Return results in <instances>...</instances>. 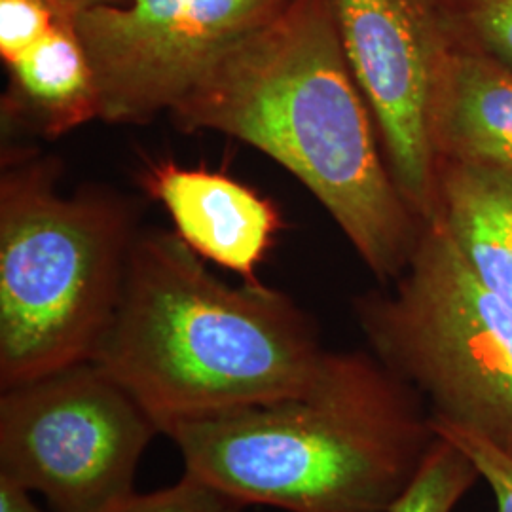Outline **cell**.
<instances>
[{
  "label": "cell",
  "mask_w": 512,
  "mask_h": 512,
  "mask_svg": "<svg viewBox=\"0 0 512 512\" xmlns=\"http://www.w3.org/2000/svg\"><path fill=\"white\" fill-rule=\"evenodd\" d=\"M169 116L183 131L230 135L283 165L380 283L406 270L423 222L391 177L332 0H289Z\"/></svg>",
  "instance_id": "obj_1"
},
{
  "label": "cell",
  "mask_w": 512,
  "mask_h": 512,
  "mask_svg": "<svg viewBox=\"0 0 512 512\" xmlns=\"http://www.w3.org/2000/svg\"><path fill=\"white\" fill-rule=\"evenodd\" d=\"M327 349L308 311L260 281L211 274L175 232L133 239L122 298L93 363L122 385L162 435L304 393Z\"/></svg>",
  "instance_id": "obj_2"
},
{
  "label": "cell",
  "mask_w": 512,
  "mask_h": 512,
  "mask_svg": "<svg viewBox=\"0 0 512 512\" xmlns=\"http://www.w3.org/2000/svg\"><path fill=\"white\" fill-rule=\"evenodd\" d=\"M184 473L285 512H389L439 439L420 393L372 351H325L310 387L169 427Z\"/></svg>",
  "instance_id": "obj_3"
},
{
  "label": "cell",
  "mask_w": 512,
  "mask_h": 512,
  "mask_svg": "<svg viewBox=\"0 0 512 512\" xmlns=\"http://www.w3.org/2000/svg\"><path fill=\"white\" fill-rule=\"evenodd\" d=\"M133 239L118 196H63L54 160L4 154L0 389L93 361L122 298Z\"/></svg>",
  "instance_id": "obj_4"
},
{
  "label": "cell",
  "mask_w": 512,
  "mask_h": 512,
  "mask_svg": "<svg viewBox=\"0 0 512 512\" xmlns=\"http://www.w3.org/2000/svg\"><path fill=\"white\" fill-rule=\"evenodd\" d=\"M353 306L370 351L420 393L433 421L512 458V304L471 270L437 220L423 224L393 287Z\"/></svg>",
  "instance_id": "obj_5"
},
{
  "label": "cell",
  "mask_w": 512,
  "mask_h": 512,
  "mask_svg": "<svg viewBox=\"0 0 512 512\" xmlns=\"http://www.w3.org/2000/svg\"><path fill=\"white\" fill-rule=\"evenodd\" d=\"M162 433L93 361L0 393V475L54 512H107L135 494V473Z\"/></svg>",
  "instance_id": "obj_6"
},
{
  "label": "cell",
  "mask_w": 512,
  "mask_h": 512,
  "mask_svg": "<svg viewBox=\"0 0 512 512\" xmlns=\"http://www.w3.org/2000/svg\"><path fill=\"white\" fill-rule=\"evenodd\" d=\"M289 0H128L74 21L90 57L99 120L147 124L171 112Z\"/></svg>",
  "instance_id": "obj_7"
},
{
  "label": "cell",
  "mask_w": 512,
  "mask_h": 512,
  "mask_svg": "<svg viewBox=\"0 0 512 512\" xmlns=\"http://www.w3.org/2000/svg\"><path fill=\"white\" fill-rule=\"evenodd\" d=\"M391 177L425 224L439 200L431 109L448 57L465 42L452 0H332Z\"/></svg>",
  "instance_id": "obj_8"
},
{
  "label": "cell",
  "mask_w": 512,
  "mask_h": 512,
  "mask_svg": "<svg viewBox=\"0 0 512 512\" xmlns=\"http://www.w3.org/2000/svg\"><path fill=\"white\" fill-rule=\"evenodd\" d=\"M141 179L169 213L175 234L196 255L243 281H258L256 268L281 228L274 203L251 186L205 167L148 164Z\"/></svg>",
  "instance_id": "obj_9"
},
{
  "label": "cell",
  "mask_w": 512,
  "mask_h": 512,
  "mask_svg": "<svg viewBox=\"0 0 512 512\" xmlns=\"http://www.w3.org/2000/svg\"><path fill=\"white\" fill-rule=\"evenodd\" d=\"M437 162L512 173V71L461 42L440 73L431 109Z\"/></svg>",
  "instance_id": "obj_10"
},
{
  "label": "cell",
  "mask_w": 512,
  "mask_h": 512,
  "mask_svg": "<svg viewBox=\"0 0 512 512\" xmlns=\"http://www.w3.org/2000/svg\"><path fill=\"white\" fill-rule=\"evenodd\" d=\"M6 69L10 82L2 107L10 122L59 137L99 120L92 63L74 23L57 19L33 50Z\"/></svg>",
  "instance_id": "obj_11"
},
{
  "label": "cell",
  "mask_w": 512,
  "mask_h": 512,
  "mask_svg": "<svg viewBox=\"0 0 512 512\" xmlns=\"http://www.w3.org/2000/svg\"><path fill=\"white\" fill-rule=\"evenodd\" d=\"M433 219L471 270L512 304V173L439 162Z\"/></svg>",
  "instance_id": "obj_12"
},
{
  "label": "cell",
  "mask_w": 512,
  "mask_h": 512,
  "mask_svg": "<svg viewBox=\"0 0 512 512\" xmlns=\"http://www.w3.org/2000/svg\"><path fill=\"white\" fill-rule=\"evenodd\" d=\"M478 480L473 459L439 435L420 473L389 512H454Z\"/></svg>",
  "instance_id": "obj_13"
},
{
  "label": "cell",
  "mask_w": 512,
  "mask_h": 512,
  "mask_svg": "<svg viewBox=\"0 0 512 512\" xmlns=\"http://www.w3.org/2000/svg\"><path fill=\"white\" fill-rule=\"evenodd\" d=\"M463 38L512 71V0H452Z\"/></svg>",
  "instance_id": "obj_14"
},
{
  "label": "cell",
  "mask_w": 512,
  "mask_h": 512,
  "mask_svg": "<svg viewBox=\"0 0 512 512\" xmlns=\"http://www.w3.org/2000/svg\"><path fill=\"white\" fill-rule=\"evenodd\" d=\"M247 505L196 476L186 475L162 490L129 495L107 512H245Z\"/></svg>",
  "instance_id": "obj_15"
},
{
  "label": "cell",
  "mask_w": 512,
  "mask_h": 512,
  "mask_svg": "<svg viewBox=\"0 0 512 512\" xmlns=\"http://www.w3.org/2000/svg\"><path fill=\"white\" fill-rule=\"evenodd\" d=\"M57 23L44 0H0V57L14 63L33 50Z\"/></svg>",
  "instance_id": "obj_16"
},
{
  "label": "cell",
  "mask_w": 512,
  "mask_h": 512,
  "mask_svg": "<svg viewBox=\"0 0 512 512\" xmlns=\"http://www.w3.org/2000/svg\"><path fill=\"white\" fill-rule=\"evenodd\" d=\"M435 431L452 440L469 458L473 459L480 480L486 482L494 495L497 512H512V458L475 433L452 425L433 421Z\"/></svg>",
  "instance_id": "obj_17"
},
{
  "label": "cell",
  "mask_w": 512,
  "mask_h": 512,
  "mask_svg": "<svg viewBox=\"0 0 512 512\" xmlns=\"http://www.w3.org/2000/svg\"><path fill=\"white\" fill-rule=\"evenodd\" d=\"M31 490L12 476L0 475V512H46L31 499Z\"/></svg>",
  "instance_id": "obj_18"
},
{
  "label": "cell",
  "mask_w": 512,
  "mask_h": 512,
  "mask_svg": "<svg viewBox=\"0 0 512 512\" xmlns=\"http://www.w3.org/2000/svg\"><path fill=\"white\" fill-rule=\"evenodd\" d=\"M55 18L65 23H74L78 16H82L84 12L97 8V6H110V4H124L128 0H44Z\"/></svg>",
  "instance_id": "obj_19"
}]
</instances>
